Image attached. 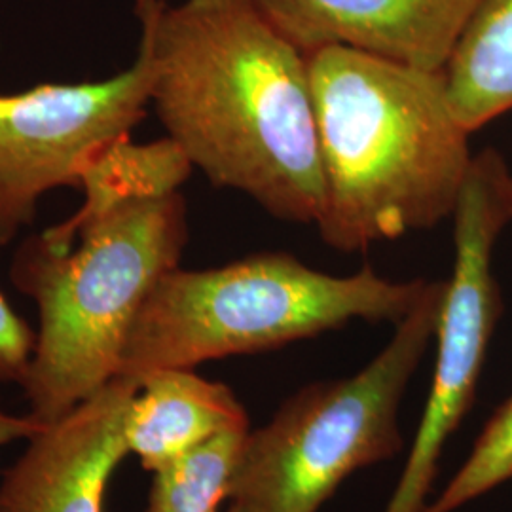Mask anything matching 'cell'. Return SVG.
<instances>
[{"mask_svg":"<svg viewBox=\"0 0 512 512\" xmlns=\"http://www.w3.org/2000/svg\"><path fill=\"white\" fill-rule=\"evenodd\" d=\"M167 137L219 188L313 224L325 186L308 55L255 0H135Z\"/></svg>","mask_w":512,"mask_h":512,"instance_id":"obj_1","label":"cell"},{"mask_svg":"<svg viewBox=\"0 0 512 512\" xmlns=\"http://www.w3.org/2000/svg\"><path fill=\"white\" fill-rule=\"evenodd\" d=\"M308 63L323 243L361 253L452 219L475 154L444 73L342 46L315 50Z\"/></svg>","mask_w":512,"mask_h":512,"instance_id":"obj_2","label":"cell"},{"mask_svg":"<svg viewBox=\"0 0 512 512\" xmlns=\"http://www.w3.org/2000/svg\"><path fill=\"white\" fill-rule=\"evenodd\" d=\"M69 251L19 245L10 277L37 302V346L21 384L29 412L55 421L118 374L129 330L188 241L181 192L141 198L86 222Z\"/></svg>","mask_w":512,"mask_h":512,"instance_id":"obj_3","label":"cell"},{"mask_svg":"<svg viewBox=\"0 0 512 512\" xmlns=\"http://www.w3.org/2000/svg\"><path fill=\"white\" fill-rule=\"evenodd\" d=\"M429 281H393L372 266L313 270L289 253H258L219 268L162 275L137 313L116 376L196 368L308 340L351 321L401 323Z\"/></svg>","mask_w":512,"mask_h":512,"instance_id":"obj_4","label":"cell"},{"mask_svg":"<svg viewBox=\"0 0 512 512\" xmlns=\"http://www.w3.org/2000/svg\"><path fill=\"white\" fill-rule=\"evenodd\" d=\"M444 281H429L418 306L355 376L308 385L272 421L249 431L230 495L241 512H317L359 469L403 450L399 410L435 340Z\"/></svg>","mask_w":512,"mask_h":512,"instance_id":"obj_5","label":"cell"},{"mask_svg":"<svg viewBox=\"0 0 512 512\" xmlns=\"http://www.w3.org/2000/svg\"><path fill=\"white\" fill-rule=\"evenodd\" d=\"M511 169L495 148L476 152L454 220V270L444 281L433 384L403 475L385 512H421L439 459L475 403L482 366L503 313L494 275L495 243L511 226Z\"/></svg>","mask_w":512,"mask_h":512,"instance_id":"obj_6","label":"cell"},{"mask_svg":"<svg viewBox=\"0 0 512 512\" xmlns=\"http://www.w3.org/2000/svg\"><path fill=\"white\" fill-rule=\"evenodd\" d=\"M150 97L152 63L143 44L128 71L109 80L0 95V247L35 220L40 196L57 186L80 190L84 167L129 135Z\"/></svg>","mask_w":512,"mask_h":512,"instance_id":"obj_7","label":"cell"},{"mask_svg":"<svg viewBox=\"0 0 512 512\" xmlns=\"http://www.w3.org/2000/svg\"><path fill=\"white\" fill-rule=\"evenodd\" d=\"M139 380L114 376L46 423L0 480V512H105L110 480L128 458L126 418Z\"/></svg>","mask_w":512,"mask_h":512,"instance_id":"obj_8","label":"cell"},{"mask_svg":"<svg viewBox=\"0 0 512 512\" xmlns=\"http://www.w3.org/2000/svg\"><path fill=\"white\" fill-rule=\"evenodd\" d=\"M308 55L342 46L425 71H444L480 0H255Z\"/></svg>","mask_w":512,"mask_h":512,"instance_id":"obj_9","label":"cell"},{"mask_svg":"<svg viewBox=\"0 0 512 512\" xmlns=\"http://www.w3.org/2000/svg\"><path fill=\"white\" fill-rule=\"evenodd\" d=\"M230 431H249V416L228 385L196 368H162L139 378L126 442L143 469L154 473Z\"/></svg>","mask_w":512,"mask_h":512,"instance_id":"obj_10","label":"cell"},{"mask_svg":"<svg viewBox=\"0 0 512 512\" xmlns=\"http://www.w3.org/2000/svg\"><path fill=\"white\" fill-rule=\"evenodd\" d=\"M192 164L169 137L137 145L129 135L99 150L80 175L86 200L80 211L40 234L54 251H69L74 236L86 222L107 215L124 203L179 192L192 173Z\"/></svg>","mask_w":512,"mask_h":512,"instance_id":"obj_11","label":"cell"},{"mask_svg":"<svg viewBox=\"0 0 512 512\" xmlns=\"http://www.w3.org/2000/svg\"><path fill=\"white\" fill-rule=\"evenodd\" d=\"M442 73L471 135L512 112V0H480Z\"/></svg>","mask_w":512,"mask_h":512,"instance_id":"obj_12","label":"cell"},{"mask_svg":"<svg viewBox=\"0 0 512 512\" xmlns=\"http://www.w3.org/2000/svg\"><path fill=\"white\" fill-rule=\"evenodd\" d=\"M249 431L222 433L152 473L147 512H219Z\"/></svg>","mask_w":512,"mask_h":512,"instance_id":"obj_13","label":"cell"},{"mask_svg":"<svg viewBox=\"0 0 512 512\" xmlns=\"http://www.w3.org/2000/svg\"><path fill=\"white\" fill-rule=\"evenodd\" d=\"M512 480V397L499 406L467 461L444 492L421 512H454Z\"/></svg>","mask_w":512,"mask_h":512,"instance_id":"obj_14","label":"cell"},{"mask_svg":"<svg viewBox=\"0 0 512 512\" xmlns=\"http://www.w3.org/2000/svg\"><path fill=\"white\" fill-rule=\"evenodd\" d=\"M37 346L31 329L0 293V384H23Z\"/></svg>","mask_w":512,"mask_h":512,"instance_id":"obj_15","label":"cell"},{"mask_svg":"<svg viewBox=\"0 0 512 512\" xmlns=\"http://www.w3.org/2000/svg\"><path fill=\"white\" fill-rule=\"evenodd\" d=\"M46 427V421L38 420L31 412L12 414L0 408V448L18 440H29Z\"/></svg>","mask_w":512,"mask_h":512,"instance_id":"obj_16","label":"cell"},{"mask_svg":"<svg viewBox=\"0 0 512 512\" xmlns=\"http://www.w3.org/2000/svg\"><path fill=\"white\" fill-rule=\"evenodd\" d=\"M507 205H509V213H511V224H512V173L507 179Z\"/></svg>","mask_w":512,"mask_h":512,"instance_id":"obj_17","label":"cell"},{"mask_svg":"<svg viewBox=\"0 0 512 512\" xmlns=\"http://www.w3.org/2000/svg\"><path fill=\"white\" fill-rule=\"evenodd\" d=\"M226 512H241L239 511L238 507H234V505H230V509Z\"/></svg>","mask_w":512,"mask_h":512,"instance_id":"obj_18","label":"cell"}]
</instances>
